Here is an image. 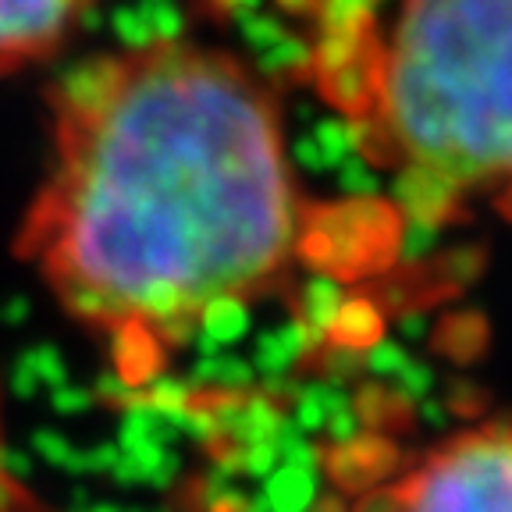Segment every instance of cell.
Returning <instances> with one entry per match:
<instances>
[{
	"instance_id": "cell-1",
	"label": "cell",
	"mask_w": 512,
	"mask_h": 512,
	"mask_svg": "<svg viewBox=\"0 0 512 512\" xmlns=\"http://www.w3.org/2000/svg\"><path fill=\"white\" fill-rule=\"evenodd\" d=\"M47 128L18 260L125 384L303 264L313 207L278 96L242 57L192 40L93 54L50 89Z\"/></svg>"
},
{
	"instance_id": "cell-2",
	"label": "cell",
	"mask_w": 512,
	"mask_h": 512,
	"mask_svg": "<svg viewBox=\"0 0 512 512\" xmlns=\"http://www.w3.org/2000/svg\"><path fill=\"white\" fill-rule=\"evenodd\" d=\"M342 82L363 153L416 221L512 217V0H399Z\"/></svg>"
},
{
	"instance_id": "cell-3",
	"label": "cell",
	"mask_w": 512,
	"mask_h": 512,
	"mask_svg": "<svg viewBox=\"0 0 512 512\" xmlns=\"http://www.w3.org/2000/svg\"><path fill=\"white\" fill-rule=\"evenodd\" d=\"M356 512H512V420L438 441Z\"/></svg>"
},
{
	"instance_id": "cell-4",
	"label": "cell",
	"mask_w": 512,
	"mask_h": 512,
	"mask_svg": "<svg viewBox=\"0 0 512 512\" xmlns=\"http://www.w3.org/2000/svg\"><path fill=\"white\" fill-rule=\"evenodd\" d=\"M100 0H0V86L50 61Z\"/></svg>"
}]
</instances>
